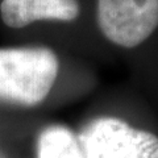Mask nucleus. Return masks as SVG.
Instances as JSON below:
<instances>
[{
  "label": "nucleus",
  "mask_w": 158,
  "mask_h": 158,
  "mask_svg": "<svg viewBox=\"0 0 158 158\" xmlns=\"http://www.w3.org/2000/svg\"><path fill=\"white\" fill-rule=\"evenodd\" d=\"M58 69V57L49 48L0 49V100L40 104L50 92Z\"/></svg>",
  "instance_id": "nucleus-1"
},
{
  "label": "nucleus",
  "mask_w": 158,
  "mask_h": 158,
  "mask_svg": "<svg viewBox=\"0 0 158 158\" xmlns=\"http://www.w3.org/2000/svg\"><path fill=\"white\" fill-rule=\"evenodd\" d=\"M87 158H158V137L116 117H98L78 136Z\"/></svg>",
  "instance_id": "nucleus-2"
},
{
  "label": "nucleus",
  "mask_w": 158,
  "mask_h": 158,
  "mask_svg": "<svg viewBox=\"0 0 158 158\" xmlns=\"http://www.w3.org/2000/svg\"><path fill=\"white\" fill-rule=\"evenodd\" d=\"M98 24L115 45L135 48L158 27V0H98Z\"/></svg>",
  "instance_id": "nucleus-3"
},
{
  "label": "nucleus",
  "mask_w": 158,
  "mask_h": 158,
  "mask_svg": "<svg viewBox=\"0 0 158 158\" xmlns=\"http://www.w3.org/2000/svg\"><path fill=\"white\" fill-rule=\"evenodd\" d=\"M0 13L9 28H24L34 21H73L79 16L77 0H3Z\"/></svg>",
  "instance_id": "nucleus-4"
},
{
  "label": "nucleus",
  "mask_w": 158,
  "mask_h": 158,
  "mask_svg": "<svg viewBox=\"0 0 158 158\" xmlns=\"http://www.w3.org/2000/svg\"><path fill=\"white\" fill-rule=\"evenodd\" d=\"M37 158H87L78 137L62 125L44 128L37 140Z\"/></svg>",
  "instance_id": "nucleus-5"
},
{
  "label": "nucleus",
  "mask_w": 158,
  "mask_h": 158,
  "mask_svg": "<svg viewBox=\"0 0 158 158\" xmlns=\"http://www.w3.org/2000/svg\"><path fill=\"white\" fill-rule=\"evenodd\" d=\"M0 158H7V157H6V156H4V154H3V153H2V152H0Z\"/></svg>",
  "instance_id": "nucleus-6"
}]
</instances>
